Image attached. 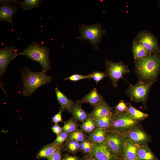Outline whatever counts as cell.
Segmentation results:
<instances>
[{
    "label": "cell",
    "instance_id": "obj_27",
    "mask_svg": "<svg viewBox=\"0 0 160 160\" xmlns=\"http://www.w3.org/2000/svg\"><path fill=\"white\" fill-rule=\"evenodd\" d=\"M97 127L94 120L89 117L84 122L81 126V130L88 134H90Z\"/></svg>",
    "mask_w": 160,
    "mask_h": 160
},
{
    "label": "cell",
    "instance_id": "obj_1",
    "mask_svg": "<svg viewBox=\"0 0 160 160\" xmlns=\"http://www.w3.org/2000/svg\"><path fill=\"white\" fill-rule=\"evenodd\" d=\"M135 61L137 74L143 81L154 82L160 70V52Z\"/></svg>",
    "mask_w": 160,
    "mask_h": 160
},
{
    "label": "cell",
    "instance_id": "obj_10",
    "mask_svg": "<svg viewBox=\"0 0 160 160\" xmlns=\"http://www.w3.org/2000/svg\"><path fill=\"white\" fill-rule=\"evenodd\" d=\"M116 155L105 141L92 143L91 156L96 160H113Z\"/></svg>",
    "mask_w": 160,
    "mask_h": 160
},
{
    "label": "cell",
    "instance_id": "obj_17",
    "mask_svg": "<svg viewBox=\"0 0 160 160\" xmlns=\"http://www.w3.org/2000/svg\"><path fill=\"white\" fill-rule=\"evenodd\" d=\"M81 105L76 101L74 102L70 113L73 118L83 123L89 117V113L82 108Z\"/></svg>",
    "mask_w": 160,
    "mask_h": 160
},
{
    "label": "cell",
    "instance_id": "obj_30",
    "mask_svg": "<svg viewBox=\"0 0 160 160\" xmlns=\"http://www.w3.org/2000/svg\"><path fill=\"white\" fill-rule=\"evenodd\" d=\"M92 148V143L87 139L80 143V150L84 153L89 154L90 156H91Z\"/></svg>",
    "mask_w": 160,
    "mask_h": 160
},
{
    "label": "cell",
    "instance_id": "obj_36",
    "mask_svg": "<svg viewBox=\"0 0 160 160\" xmlns=\"http://www.w3.org/2000/svg\"><path fill=\"white\" fill-rule=\"evenodd\" d=\"M63 111L64 110L60 107L59 112L52 118V121L55 124H57L60 122H62V113Z\"/></svg>",
    "mask_w": 160,
    "mask_h": 160
},
{
    "label": "cell",
    "instance_id": "obj_13",
    "mask_svg": "<svg viewBox=\"0 0 160 160\" xmlns=\"http://www.w3.org/2000/svg\"><path fill=\"white\" fill-rule=\"evenodd\" d=\"M112 109L108 104L103 100L99 104L94 107L92 111L89 113V117L95 120L111 115L113 113Z\"/></svg>",
    "mask_w": 160,
    "mask_h": 160
},
{
    "label": "cell",
    "instance_id": "obj_31",
    "mask_svg": "<svg viewBox=\"0 0 160 160\" xmlns=\"http://www.w3.org/2000/svg\"><path fill=\"white\" fill-rule=\"evenodd\" d=\"M91 78H92L97 84L105 77L107 76L106 73L98 71L93 72L89 75Z\"/></svg>",
    "mask_w": 160,
    "mask_h": 160
},
{
    "label": "cell",
    "instance_id": "obj_18",
    "mask_svg": "<svg viewBox=\"0 0 160 160\" xmlns=\"http://www.w3.org/2000/svg\"><path fill=\"white\" fill-rule=\"evenodd\" d=\"M108 129L96 127L87 136V139L94 143H99L105 142Z\"/></svg>",
    "mask_w": 160,
    "mask_h": 160
},
{
    "label": "cell",
    "instance_id": "obj_3",
    "mask_svg": "<svg viewBox=\"0 0 160 160\" xmlns=\"http://www.w3.org/2000/svg\"><path fill=\"white\" fill-rule=\"evenodd\" d=\"M48 47L35 41L28 45L23 51L17 52L16 57L25 56L32 60L39 62L42 67V72L46 73L50 70L51 62Z\"/></svg>",
    "mask_w": 160,
    "mask_h": 160
},
{
    "label": "cell",
    "instance_id": "obj_35",
    "mask_svg": "<svg viewBox=\"0 0 160 160\" xmlns=\"http://www.w3.org/2000/svg\"><path fill=\"white\" fill-rule=\"evenodd\" d=\"M62 147L61 145L60 146L48 159V160H61L62 159L61 150L62 149Z\"/></svg>",
    "mask_w": 160,
    "mask_h": 160
},
{
    "label": "cell",
    "instance_id": "obj_7",
    "mask_svg": "<svg viewBox=\"0 0 160 160\" xmlns=\"http://www.w3.org/2000/svg\"><path fill=\"white\" fill-rule=\"evenodd\" d=\"M153 82L140 81L130 86L127 92L131 100L137 102H144L147 100L150 87Z\"/></svg>",
    "mask_w": 160,
    "mask_h": 160
},
{
    "label": "cell",
    "instance_id": "obj_9",
    "mask_svg": "<svg viewBox=\"0 0 160 160\" xmlns=\"http://www.w3.org/2000/svg\"><path fill=\"white\" fill-rule=\"evenodd\" d=\"M127 139L124 135L108 130L105 142L111 149L117 154L123 151Z\"/></svg>",
    "mask_w": 160,
    "mask_h": 160
},
{
    "label": "cell",
    "instance_id": "obj_16",
    "mask_svg": "<svg viewBox=\"0 0 160 160\" xmlns=\"http://www.w3.org/2000/svg\"><path fill=\"white\" fill-rule=\"evenodd\" d=\"M139 145L127 139L123 150L124 158L127 160H137V153Z\"/></svg>",
    "mask_w": 160,
    "mask_h": 160
},
{
    "label": "cell",
    "instance_id": "obj_23",
    "mask_svg": "<svg viewBox=\"0 0 160 160\" xmlns=\"http://www.w3.org/2000/svg\"><path fill=\"white\" fill-rule=\"evenodd\" d=\"M126 113L133 119L137 121L141 120L147 118L148 114L143 113L133 106L129 103Z\"/></svg>",
    "mask_w": 160,
    "mask_h": 160
},
{
    "label": "cell",
    "instance_id": "obj_40",
    "mask_svg": "<svg viewBox=\"0 0 160 160\" xmlns=\"http://www.w3.org/2000/svg\"><path fill=\"white\" fill-rule=\"evenodd\" d=\"M84 160H96L93 157L91 156L86 157Z\"/></svg>",
    "mask_w": 160,
    "mask_h": 160
},
{
    "label": "cell",
    "instance_id": "obj_20",
    "mask_svg": "<svg viewBox=\"0 0 160 160\" xmlns=\"http://www.w3.org/2000/svg\"><path fill=\"white\" fill-rule=\"evenodd\" d=\"M137 160H157V159L148 145L145 144L139 145Z\"/></svg>",
    "mask_w": 160,
    "mask_h": 160
},
{
    "label": "cell",
    "instance_id": "obj_4",
    "mask_svg": "<svg viewBox=\"0 0 160 160\" xmlns=\"http://www.w3.org/2000/svg\"><path fill=\"white\" fill-rule=\"evenodd\" d=\"M111 125L108 129L121 134H126L135 128L137 121L132 118L126 112H113Z\"/></svg>",
    "mask_w": 160,
    "mask_h": 160
},
{
    "label": "cell",
    "instance_id": "obj_25",
    "mask_svg": "<svg viewBox=\"0 0 160 160\" xmlns=\"http://www.w3.org/2000/svg\"><path fill=\"white\" fill-rule=\"evenodd\" d=\"M112 114L94 120L97 127L108 129L111 125Z\"/></svg>",
    "mask_w": 160,
    "mask_h": 160
},
{
    "label": "cell",
    "instance_id": "obj_14",
    "mask_svg": "<svg viewBox=\"0 0 160 160\" xmlns=\"http://www.w3.org/2000/svg\"><path fill=\"white\" fill-rule=\"evenodd\" d=\"M17 9L14 4L0 5V21H5L10 23H13L14 15Z\"/></svg>",
    "mask_w": 160,
    "mask_h": 160
},
{
    "label": "cell",
    "instance_id": "obj_8",
    "mask_svg": "<svg viewBox=\"0 0 160 160\" xmlns=\"http://www.w3.org/2000/svg\"><path fill=\"white\" fill-rule=\"evenodd\" d=\"M135 39L141 43L151 54L160 52L156 38L149 31L145 30L140 31Z\"/></svg>",
    "mask_w": 160,
    "mask_h": 160
},
{
    "label": "cell",
    "instance_id": "obj_24",
    "mask_svg": "<svg viewBox=\"0 0 160 160\" xmlns=\"http://www.w3.org/2000/svg\"><path fill=\"white\" fill-rule=\"evenodd\" d=\"M43 0H24L19 2L18 4L24 10L28 11L38 7Z\"/></svg>",
    "mask_w": 160,
    "mask_h": 160
},
{
    "label": "cell",
    "instance_id": "obj_32",
    "mask_svg": "<svg viewBox=\"0 0 160 160\" xmlns=\"http://www.w3.org/2000/svg\"><path fill=\"white\" fill-rule=\"evenodd\" d=\"M69 134L63 132L61 134L57 135V137L53 143L61 145L64 142L68 139Z\"/></svg>",
    "mask_w": 160,
    "mask_h": 160
},
{
    "label": "cell",
    "instance_id": "obj_5",
    "mask_svg": "<svg viewBox=\"0 0 160 160\" xmlns=\"http://www.w3.org/2000/svg\"><path fill=\"white\" fill-rule=\"evenodd\" d=\"M80 35L77 39L88 41L95 49L98 48V44L105 33L99 23L91 25L82 24L79 25Z\"/></svg>",
    "mask_w": 160,
    "mask_h": 160
},
{
    "label": "cell",
    "instance_id": "obj_21",
    "mask_svg": "<svg viewBox=\"0 0 160 160\" xmlns=\"http://www.w3.org/2000/svg\"><path fill=\"white\" fill-rule=\"evenodd\" d=\"M132 51L135 60L147 56L151 54L140 42L135 39L132 45Z\"/></svg>",
    "mask_w": 160,
    "mask_h": 160
},
{
    "label": "cell",
    "instance_id": "obj_26",
    "mask_svg": "<svg viewBox=\"0 0 160 160\" xmlns=\"http://www.w3.org/2000/svg\"><path fill=\"white\" fill-rule=\"evenodd\" d=\"M79 126L77 120L72 117L65 122L63 131L69 134L78 129Z\"/></svg>",
    "mask_w": 160,
    "mask_h": 160
},
{
    "label": "cell",
    "instance_id": "obj_39",
    "mask_svg": "<svg viewBox=\"0 0 160 160\" xmlns=\"http://www.w3.org/2000/svg\"><path fill=\"white\" fill-rule=\"evenodd\" d=\"M62 160H78V158L74 156L65 155Z\"/></svg>",
    "mask_w": 160,
    "mask_h": 160
},
{
    "label": "cell",
    "instance_id": "obj_15",
    "mask_svg": "<svg viewBox=\"0 0 160 160\" xmlns=\"http://www.w3.org/2000/svg\"><path fill=\"white\" fill-rule=\"evenodd\" d=\"M103 100V96L99 93L97 89L94 88L83 98L76 101L81 104L84 103H89L92 106L94 107Z\"/></svg>",
    "mask_w": 160,
    "mask_h": 160
},
{
    "label": "cell",
    "instance_id": "obj_29",
    "mask_svg": "<svg viewBox=\"0 0 160 160\" xmlns=\"http://www.w3.org/2000/svg\"><path fill=\"white\" fill-rule=\"evenodd\" d=\"M66 147L70 152L75 153L80 150V143L76 141L68 140L66 144Z\"/></svg>",
    "mask_w": 160,
    "mask_h": 160
},
{
    "label": "cell",
    "instance_id": "obj_41",
    "mask_svg": "<svg viewBox=\"0 0 160 160\" xmlns=\"http://www.w3.org/2000/svg\"><path fill=\"white\" fill-rule=\"evenodd\" d=\"M121 160H127L124 158V159H123Z\"/></svg>",
    "mask_w": 160,
    "mask_h": 160
},
{
    "label": "cell",
    "instance_id": "obj_19",
    "mask_svg": "<svg viewBox=\"0 0 160 160\" xmlns=\"http://www.w3.org/2000/svg\"><path fill=\"white\" fill-rule=\"evenodd\" d=\"M57 100L64 110H66L71 112V110L74 103L73 100L68 98L64 93L60 91L57 87L55 89Z\"/></svg>",
    "mask_w": 160,
    "mask_h": 160
},
{
    "label": "cell",
    "instance_id": "obj_33",
    "mask_svg": "<svg viewBox=\"0 0 160 160\" xmlns=\"http://www.w3.org/2000/svg\"><path fill=\"white\" fill-rule=\"evenodd\" d=\"M115 112L117 113L126 112L128 109V106L123 100L120 101L115 107Z\"/></svg>",
    "mask_w": 160,
    "mask_h": 160
},
{
    "label": "cell",
    "instance_id": "obj_38",
    "mask_svg": "<svg viewBox=\"0 0 160 160\" xmlns=\"http://www.w3.org/2000/svg\"><path fill=\"white\" fill-rule=\"evenodd\" d=\"M0 4L3 5L12 4V3L18 4L19 2L17 0H2L0 1Z\"/></svg>",
    "mask_w": 160,
    "mask_h": 160
},
{
    "label": "cell",
    "instance_id": "obj_6",
    "mask_svg": "<svg viewBox=\"0 0 160 160\" xmlns=\"http://www.w3.org/2000/svg\"><path fill=\"white\" fill-rule=\"evenodd\" d=\"M105 65L106 73L114 87H117L119 81L123 78V75L129 72L128 66L121 61L115 62L106 60Z\"/></svg>",
    "mask_w": 160,
    "mask_h": 160
},
{
    "label": "cell",
    "instance_id": "obj_28",
    "mask_svg": "<svg viewBox=\"0 0 160 160\" xmlns=\"http://www.w3.org/2000/svg\"><path fill=\"white\" fill-rule=\"evenodd\" d=\"M87 136L81 130L77 129L69 134L68 139L81 143L87 139Z\"/></svg>",
    "mask_w": 160,
    "mask_h": 160
},
{
    "label": "cell",
    "instance_id": "obj_11",
    "mask_svg": "<svg viewBox=\"0 0 160 160\" xmlns=\"http://www.w3.org/2000/svg\"><path fill=\"white\" fill-rule=\"evenodd\" d=\"M17 49L14 46H8L0 49V76L4 73L10 62L16 57Z\"/></svg>",
    "mask_w": 160,
    "mask_h": 160
},
{
    "label": "cell",
    "instance_id": "obj_34",
    "mask_svg": "<svg viewBox=\"0 0 160 160\" xmlns=\"http://www.w3.org/2000/svg\"><path fill=\"white\" fill-rule=\"evenodd\" d=\"M91 78L89 75H83L79 74H74L70 76L65 78V80H69L73 81H77L84 79H89L90 80Z\"/></svg>",
    "mask_w": 160,
    "mask_h": 160
},
{
    "label": "cell",
    "instance_id": "obj_22",
    "mask_svg": "<svg viewBox=\"0 0 160 160\" xmlns=\"http://www.w3.org/2000/svg\"><path fill=\"white\" fill-rule=\"evenodd\" d=\"M60 145L53 143L47 145L43 147L39 151L36 157L38 159L45 158L48 159Z\"/></svg>",
    "mask_w": 160,
    "mask_h": 160
},
{
    "label": "cell",
    "instance_id": "obj_2",
    "mask_svg": "<svg viewBox=\"0 0 160 160\" xmlns=\"http://www.w3.org/2000/svg\"><path fill=\"white\" fill-rule=\"evenodd\" d=\"M21 75L23 83L22 94L24 96L31 95L39 87L51 83L52 80V77L46 73L34 72L26 66Z\"/></svg>",
    "mask_w": 160,
    "mask_h": 160
},
{
    "label": "cell",
    "instance_id": "obj_12",
    "mask_svg": "<svg viewBox=\"0 0 160 160\" xmlns=\"http://www.w3.org/2000/svg\"><path fill=\"white\" fill-rule=\"evenodd\" d=\"M124 135L127 139L139 145L146 144L150 140L149 135L139 128H134Z\"/></svg>",
    "mask_w": 160,
    "mask_h": 160
},
{
    "label": "cell",
    "instance_id": "obj_37",
    "mask_svg": "<svg viewBox=\"0 0 160 160\" xmlns=\"http://www.w3.org/2000/svg\"><path fill=\"white\" fill-rule=\"evenodd\" d=\"M52 132L57 135H59L63 132L62 127L58 124H55L51 127Z\"/></svg>",
    "mask_w": 160,
    "mask_h": 160
}]
</instances>
